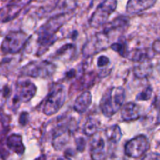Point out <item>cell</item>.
<instances>
[{
	"instance_id": "6da1fadb",
	"label": "cell",
	"mask_w": 160,
	"mask_h": 160,
	"mask_svg": "<svg viewBox=\"0 0 160 160\" xmlns=\"http://www.w3.org/2000/svg\"><path fill=\"white\" fill-rule=\"evenodd\" d=\"M71 17L68 12L57 14L45 22L38 31L37 42L39 45L37 55L44 54L56 41V34Z\"/></svg>"
},
{
	"instance_id": "7a4b0ae2",
	"label": "cell",
	"mask_w": 160,
	"mask_h": 160,
	"mask_svg": "<svg viewBox=\"0 0 160 160\" xmlns=\"http://www.w3.org/2000/svg\"><path fill=\"white\" fill-rule=\"evenodd\" d=\"M126 92L123 87L109 88L103 94L99 102V108L106 117L115 115L124 104Z\"/></svg>"
},
{
	"instance_id": "3957f363",
	"label": "cell",
	"mask_w": 160,
	"mask_h": 160,
	"mask_svg": "<svg viewBox=\"0 0 160 160\" xmlns=\"http://www.w3.org/2000/svg\"><path fill=\"white\" fill-rule=\"evenodd\" d=\"M56 66L49 61H31L23 67L20 73L31 78H49L54 74Z\"/></svg>"
},
{
	"instance_id": "277c9868",
	"label": "cell",
	"mask_w": 160,
	"mask_h": 160,
	"mask_svg": "<svg viewBox=\"0 0 160 160\" xmlns=\"http://www.w3.org/2000/svg\"><path fill=\"white\" fill-rule=\"evenodd\" d=\"M67 94V89L63 84H57L55 86L45 102L44 113L50 117L59 112L65 103Z\"/></svg>"
},
{
	"instance_id": "5b68a950",
	"label": "cell",
	"mask_w": 160,
	"mask_h": 160,
	"mask_svg": "<svg viewBox=\"0 0 160 160\" xmlns=\"http://www.w3.org/2000/svg\"><path fill=\"white\" fill-rule=\"evenodd\" d=\"M74 120H62L57 125L53 132L52 145L57 151L62 149L70 141V137L75 129Z\"/></svg>"
},
{
	"instance_id": "8992f818",
	"label": "cell",
	"mask_w": 160,
	"mask_h": 160,
	"mask_svg": "<svg viewBox=\"0 0 160 160\" xmlns=\"http://www.w3.org/2000/svg\"><path fill=\"white\" fill-rule=\"evenodd\" d=\"M117 0H104L98 5L89 20V24L94 28L103 26L108 22L111 14L116 10Z\"/></svg>"
},
{
	"instance_id": "52a82bcc",
	"label": "cell",
	"mask_w": 160,
	"mask_h": 160,
	"mask_svg": "<svg viewBox=\"0 0 160 160\" xmlns=\"http://www.w3.org/2000/svg\"><path fill=\"white\" fill-rule=\"evenodd\" d=\"M28 39V34L23 31H12L3 41L2 50L5 53L16 54L23 49Z\"/></svg>"
},
{
	"instance_id": "ba28073f",
	"label": "cell",
	"mask_w": 160,
	"mask_h": 160,
	"mask_svg": "<svg viewBox=\"0 0 160 160\" xmlns=\"http://www.w3.org/2000/svg\"><path fill=\"white\" fill-rule=\"evenodd\" d=\"M149 141L145 135H138L131 139L124 146V152L131 158L141 157L149 149Z\"/></svg>"
},
{
	"instance_id": "9c48e42d",
	"label": "cell",
	"mask_w": 160,
	"mask_h": 160,
	"mask_svg": "<svg viewBox=\"0 0 160 160\" xmlns=\"http://www.w3.org/2000/svg\"><path fill=\"white\" fill-rule=\"evenodd\" d=\"M109 38L102 31L97 33L83 47L84 56H91L106 49L109 46Z\"/></svg>"
},
{
	"instance_id": "30bf717a",
	"label": "cell",
	"mask_w": 160,
	"mask_h": 160,
	"mask_svg": "<svg viewBox=\"0 0 160 160\" xmlns=\"http://www.w3.org/2000/svg\"><path fill=\"white\" fill-rule=\"evenodd\" d=\"M37 92V87L31 81H20L17 87V93H16L14 102L15 103L27 102L34 98Z\"/></svg>"
},
{
	"instance_id": "8fae6325",
	"label": "cell",
	"mask_w": 160,
	"mask_h": 160,
	"mask_svg": "<svg viewBox=\"0 0 160 160\" xmlns=\"http://www.w3.org/2000/svg\"><path fill=\"white\" fill-rule=\"evenodd\" d=\"M90 154L92 160H105L107 157L106 142L101 136L94 137L90 146Z\"/></svg>"
},
{
	"instance_id": "7c38bea8",
	"label": "cell",
	"mask_w": 160,
	"mask_h": 160,
	"mask_svg": "<svg viewBox=\"0 0 160 160\" xmlns=\"http://www.w3.org/2000/svg\"><path fill=\"white\" fill-rule=\"evenodd\" d=\"M141 117V107L133 102L123 104L121 108V118L124 121L129 122L138 120Z\"/></svg>"
},
{
	"instance_id": "4fadbf2b",
	"label": "cell",
	"mask_w": 160,
	"mask_h": 160,
	"mask_svg": "<svg viewBox=\"0 0 160 160\" xmlns=\"http://www.w3.org/2000/svg\"><path fill=\"white\" fill-rule=\"evenodd\" d=\"M156 0H129L126 10L128 13L135 14L143 12L154 6Z\"/></svg>"
},
{
	"instance_id": "5bb4252c",
	"label": "cell",
	"mask_w": 160,
	"mask_h": 160,
	"mask_svg": "<svg viewBox=\"0 0 160 160\" xmlns=\"http://www.w3.org/2000/svg\"><path fill=\"white\" fill-rule=\"evenodd\" d=\"M92 102V95L89 91L81 93L76 98L73 104V109L78 113H84L88 109Z\"/></svg>"
},
{
	"instance_id": "9a60e30c",
	"label": "cell",
	"mask_w": 160,
	"mask_h": 160,
	"mask_svg": "<svg viewBox=\"0 0 160 160\" xmlns=\"http://www.w3.org/2000/svg\"><path fill=\"white\" fill-rule=\"evenodd\" d=\"M7 145L12 151L18 155H23L25 151V146L23 143L21 135L13 134L9 136L7 139Z\"/></svg>"
},
{
	"instance_id": "2e32d148",
	"label": "cell",
	"mask_w": 160,
	"mask_h": 160,
	"mask_svg": "<svg viewBox=\"0 0 160 160\" xmlns=\"http://www.w3.org/2000/svg\"><path fill=\"white\" fill-rule=\"evenodd\" d=\"M105 136L110 145H117L122 138V131L117 124L109 127L105 130Z\"/></svg>"
},
{
	"instance_id": "e0dca14e",
	"label": "cell",
	"mask_w": 160,
	"mask_h": 160,
	"mask_svg": "<svg viewBox=\"0 0 160 160\" xmlns=\"http://www.w3.org/2000/svg\"><path fill=\"white\" fill-rule=\"evenodd\" d=\"M100 126V121L95 117H89L86 120L83 128V132L85 135L92 137L96 134Z\"/></svg>"
},
{
	"instance_id": "ac0fdd59",
	"label": "cell",
	"mask_w": 160,
	"mask_h": 160,
	"mask_svg": "<svg viewBox=\"0 0 160 160\" xmlns=\"http://www.w3.org/2000/svg\"><path fill=\"white\" fill-rule=\"evenodd\" d=\"M152 70V66L151 62L147 60L141 62L140 64L134 68V73L138 78H145L150 75Z\"/></svg>"
},
{
	"instance_id": "d6986e66",
	"label": "cell",
	"mask_w": 160,
	"mask_h": 160,
	"mask_svg": "<svg viewBox=\"0 0 160 160\" xmlns=\"http://www.w3.org/2000/svg\"><path fill=\"white\" fill-rule=\"evenodd\" d=\"M125 57L134 62H143L148 59V53L146 51L141 48H134L131 52H128Z\"/></svg>"
},
{
	"instance_id": "ffe728a7",
	"label": "cell",
	"mask_w": 160,
	"mask_h": 160,
	"mask_svg": "<svg viewBox=\"0 0 160 160\" xmlns=\"http://www.w3.org/2000/svg\"><path fill=\"white\" fill-rule=\"evenodd\" d=\"M95 81V73L92 72V73H87V74H84L81 79H79V84H78V87L80 88V86L81 88V90L84 89L86 88H89L90 86H92L94 84Z\"/></svg>"
},
{
	"instance_id": "44dd1931",
	"label": "cell",
	"mask_w": 160,
	"mask_h": 160,
	"mask_svg": "<svg viewBox=\"0 0 160 160\" xmlns=\"http://www.w3.org/2000/svg\"><path fill=\"white\" fill-rule=\"evenodd\" d=\"M31 0H12L11 3V9L13 16H16L24 6L29 4Z\"/></svg>"
},
{
	"instance_id": "7402d4cb",
	"label": "cell",
	"mask_w": 160,
	"mask_h": 160,
	"mask_svg": "<svg viewBox=\"0 0 160 160\" xmlns=\"http://www.w3.org/2000/svg\"><path fill=\"white\" fill-rule=\"evenodd\" d=\"M111 48H112L113 51L117 52L121 56H126L127 52H128V50H127V45L123 41H119V42H115V43L110 45Z\"/></svg>"
},
{
	"instance_id": "603a6c76",
	"label": "cell",
	"mask_w": 160,
	"mask_h": 160,
	"mask_svg": "<svg viewBox=\"0 0 160 160\" xmlns=\"http://www.w3.org/2000/svg\"><path fill=\"white\" fill-rule=\"evenodd\" d=\"M74 48V46H73V45H72V44H66V45H64L63 46L61 47V48L55 53L53 57L60 59L61 57L65 56L66 53H67L68 55H70V52H71L72 51H73Z\"/></svg>"
},
{
	"instance_id": "cb8c5ba5",
	"label": "cell",
	"mask_w": 160,
	"mask_h": 160,
	"mask_svg": "<svg viewBox=\"0 0 160 160\" xmlns=\"http://www.w3.org/2000/svg\"><path fill=\"white\" fill-rule=\"evenodd\" d=\"M152 95V88L151 87H148L142 91L136 96V100L138 101H147L151 98Z\"/></svg>"
},
{
	"instance_id": "d4e9b609",
	"label": "cell",
	"mask_w": 160,
	"mask_h": 160,
	"mask_svg": "<svg viewBox=\"0 0 160 160\" xmlns=\"http://www.w3.org/2000/svg\"><path fill=\"white\" fill-rule=\"evenodd\" d=\"M109 63H110V60H109V59L107 56H101L98 57L97 65H98L99 68H103V67H107Z\"/></svg>"
},
{
	"instance_id": "484cf974",
	"label": "cell",
	"mask_w": 160,
	"mask_h": 160,
	"mask_svg": "<svg viewBox=\"0 0 160 160\" xmlns=\"http://www.w3.org/2000/svg\"><path fill=\"white\" fill-rule=\"evenodd\" d=\"M77 149L79 152H83L86 147V140L82 137H80L76 139Z\"/></svg>"
},
{
	"instance_id": "4316f807",
	"label": "cell",
	"mask_w": 160,
	"mask_h": 160,
	"mask_svg": "<svg viewBox=\"0 0 160 160\" xmlns=\"http://www.w3.org/2000/svg\"><path fill=\"white\" fill-rule=\"evenodd\" d=\"M29 120V114L27 112H23L20 116V119H19V122L22 126H25L27 123H28Z\"/></svg>"
},
{
	"instance_id": "83f0119b",
	"label": "cell",
	"mask_w": 160,
	"mask_h": 160,
	"mask_svg": "<svg viewBox=\"0 0 160 160\" xmlns=\"http://www.w3.org/2000/svg\"><path fill=\"white\" fill-rule=\"evenodd\" d=\"M142 160H160V154L156 152H151L147 154Z\"/></svg>"
},
{
	"instance_id": "f1b7e54d",
	"label": "cell",
	"mask_w": 160,
	"mask_h": 160,
	"mask_svg": "<svg viewBox=\"0 0 160 160\" xmlns=\"http://www.w3.org/2000/svg\"><path fill=\"white\" fill-rule=\"evenodd\" d=\"M76 76V71H75V70H69L68 72H67V73H66V77H67V78H74V77Z\"/></svg>"
},
{
	"instance_id": "f546056e",
	"label": "cell",
	"mask_w": 160,
	"mask_h": 160,
	"mask_svg": "<svg viewBox=\"0 0 160 160\" xmlns=\"http://www.w3.org/2000/svg\"><path fill=\"white\" fill-rule=\"evenodd\" d=\"M34 160H46V156L45 155H42V156H40Z\"/></svg>"
},
{
	"instance_id": "4dcf8cb0",
	"label": "cell",
	"mask_w": 160,
	"mask_h": 160,
	"mask_svg": "<svg viewBox=\"0 0 160 160\" xmlns=\"http://www.w3.org/2000/svg\"><path fill=\"white\" fill-rule=\"evenodd\" d=\"M57 160H71L68 156H63V157H60Z\"/></svg>"
}]
</instances>
